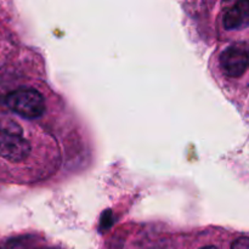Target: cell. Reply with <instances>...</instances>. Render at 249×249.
I'll use <instances>...</instances> for the list:
<instances>
[{
	"label": "cell",
	"mask_w": 249,
	"mask_h": 249,
	"mask_svg": "<svg viewBox=\"0 0 249 249\" xmlns=\"http://www.w3.org/2000/svg\"><path fill=\"white\" fill-rule=\"evenodd\" d=\"M31 143L23 136L21 126L10 119L0 121V157L12 163L26 160L31 153Z\"/></svg>",
	"instance_id": "1"
},
{
	"label": "cell",
	"mask_w": 249,
	"mask_h": 249,
	"mask_svg": "<svg viewBox=\"0 0 249 249\" xmlns=\"http://www.w3.org/2000/svg\"><path fill=\"white\" fill-rule=\"evenodd\" d=\"M6 105L12 112L27 119L39 118L45 112V101L38 90L17 89L7 95Z\"/></svg>",
	"instance_id": "2"
},
{
	"label": "cell",
	"mask_w": 249,
	"mask_h": 249,
	"mask_svg": "<svg viewBox=\"0 0 249 249\" xmlns=\"http://www.w3.org/2000/svg\"><path fill=\"white\" fill-rule=\"evenodd\" d=\"M220 66L226 75L232 78L241 77L248 68V51L241 46H231L223 51Z\"/></svg>",
	"instance_id": "3"
},
{
	"label": "cell",
	"mask_w": 249,
	"mask_h": 249,
	"mask_svg": "<svg viewBox=\"0 0 249 249\" xmlns=\"http://www.w3.org/2000/svg\"><path fill=\"white\" fill-rule=\"evenodd\" d=\"M249 21V4L247 1L237 2L224 15V27L229 31L245 28Z\"/></svg>",
	"instance_id": "4"
},
{
	"label": "cell",
	"mask_w": 249,
	"mask_h": 249,
	"mask_svg": "<svg viewBox=\"0 0 249 249\" xmlns=\"http://www.w3.org/2000/svg\"><path fill=\"white\" fill-rule=\"evenodd\" d=\"M231 249H249V238L247 236H243V237L238 238L233 242Z\"/></svg>",
	"instance_id": "5"
},
{
	"label": "cell",
	"mask_w": 249,
	"mask_h": 249,
	"mask_svg": "<svg viewBox=\"0 0 249 249\" xmlns=\"http://www.w3.org/2000/svg\"><path fill=\"white\" fill-rule=\"evenodd\" d=\"M202 249H218V248L213 247V246H208V247H204V248H202Z\"/></svg>",
	"instance_id": "6"
}]
</instances>
